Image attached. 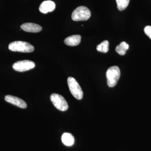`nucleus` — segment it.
<instances>
[{
  "label": "nucleus",
  "instance_id": "nucleus-4",
  "mask_svg": "<svg viewBox=\"0 0 151 151\" xmlns=\"http://www.w3.org/2000/svg\"><path fill=\"white\" fill-rule=\"evenodd\" d=\"M67 82L70 93L73 97L77 100H81L83 98V92L78 82L72 77L68 78Z\"/></svg>",
  "mask_w": 151,
  "mask_h": 151
},
{
  "label": "nucleus",
  "instance_id": "nucleus-11",
  "mask_svg": "<svg viewBox=\"0 0 151 151\" xmlns=\"http://www.w3.org/2000/svg\"><path fill=\"white\" fill-rule=\"evenodd\" d=\"M63 143L65 145L70 147L73 145L74 143V138L70 133H65L61 137Z\"/></svg>",
  "mask_w": 151,
  "mask_h": 151
},
{
  "label": "nucleus",
  "instance_id": "nucleus-12",
  "mask_svg": "<svg viewBox=\"0 0 151 151\" xmlns=\"http://www.w3.org/2000/svg\"><path fill=\"white\" fill-rule=\"evenodd\" d=\"M129 45L126 42H122L116 47V50L117 53L121 55L126 54L127 51L129 49Z\"/></svg>",
  "mask_w": 151,
  "mask_h": 151
},
{
  "label": "nucleus",
  "instance_id": "nucleus-10",
  "mask_svg": "<svg viewBox=\"0 0 151 151\" xmlns=\"http://www.w3.org/2000/svg\"><path fill=\"white\" fill-rule=\"evenodd\" d=\"M81 36L80 35H73L66 38L64 41L66 45L70 46H75L78 45L81 42Z\"/></svg>",
  "mask_w": 151,
  "mask_h": 151
},
{
  "label": "nucleus",
  "instance_id": "nucleus-8",
  "mask_svg": "<svg viewBox=\"0 0 151 151\" xmlns=\"http://www.w3.org/2000/svg\"><path fill=\"white\" fill-rule=\"evenodd\" d=\"M55 8V4L51 1H46L42 2L39 7V10L43 14L52 12Z\"/></svg>",
  "mask_w": 151,
  "mask_h": 151
},
{
  "label": "nucleus",
  "instance_id": "nucleus-5",
  "mask_svg": "<svg viewBox=\"0 0 151 151\" xmlns=\"http://www.w3.org/2000/svg\"><path fill=\"white\" fill-rule=\"evenodd\" d=\"M50 98L55 107L59 111H65L68 109L67 102L62 95L53 93L50 95Z\"/></svg>",
  "mask_w": 151,
  "mask_h": 151
},
{
  "label": "nucleus",
  "instance_id": "nucleus-14",
  "mask_svg": "<svg viewBox=\"0 0 151 151\" xmlns=\"http://www.w3.org/2000/svg\"><path fill=\"white\" fill-rule=\"evenodd\" d=\"M117 8L119 10H124L129 5L130 0H116Z\"/></svg>",
  "mask_w": 151,
  "mask_h": 151
},
{
  "label": "nucleus",
  "instance_id": "nucleus-9",
  "mask_svg": "<svg viewBox=\"0 0 151 151\" xmlns=\"http://www.w3.org/2000/svg\"><path fill=\"white\" fill-rule=\"evenodd\" d=\"M22 29L27 32L37 33L40 32L42 28L39 25L32 23H26L21 26Z\"/></svg>",
  "mask_w": 151,
  "mask_h": 151
},
{
  "label": "nucleus",
  "instance_id": "nucleus-15",
  "mask_svg": "<svg viewBox=\"0 0 151 151\" xmlns=\"http://www.w3.org/2000/svg\"><path fill=\"white\" fill-rule=\"evenodd\" d=\"M144 32L146 35L149 37L151 40V26H147L144 28Z\"/></svg>",
  "mask_w": 151,
  "mask_h": 151
},
{
  "label": "nucleus",
  "instance_id": "nucleus-3",
  "mask_svg": "<svg viewBox=\"0 0 151 151\" xmlns=\"http://www.w3.org/2000/svg\"><path fill=\"white\" fill-rule=\"evenodd\" d=\"M91 16V12L89 9L84 6H80L73 11L71 18L74 21H81L87 20Z\"/></svg>",
  "mask_w": 151,
  "mask_h": 151
},
{
  "label": "nucleus",
  "instance_id": "nucleus-1",
  "mask_svg": "<svg viewBox=\"0 0 151 151\" xmlns=\"http://www.w3.org/2000/svg\"><path fill=\"white\" fill-rule=\"evenodd\" d=\"M9 49L11 51L22 52H31L34 50V47L31 44L21 41L11 42L9 45Z\"/></svg>",
  "mask_w": 151,
  "mask_h": 151
},
{
  "label": "nucleus",
  "instance_id": "nucleus-13",
  "mask_svg": "<svg viewBox=\"0 0 151 151\" xmlns=\"http://www.w3.org/2000/svg\"><path fill=\"white\" fill-rule=\"evenodd\" d=\"M97 51L103 53H106L109 50V42L105 40L97 46Z\"/></svg>",
  "mask_w": 151,
  "mask_h": 151
},
{
  "label": "nucleus",
  "instance_id": "nucleus-6",
  "mask_svg": "<svg viewBox=\"0 0 151 151\" xmlns=\"http://www.w3.org/2000/svg\"><path fill=\"white\" fill-rule=\"evenodd\" d=\"M35 66V63L31 60H20L14 63L13 68L19 72H24L32 69Z\"/></svg>",
  "mask_w": 151,
  "mask_h": 151
},
{
  "label": "nucleus",
  "instance_id": "nucleus-2",
  "mask_svg": "<svg viewBox=\"0 0 151 151\" xmlns=\"http://www.w3.org/2000/svg\"><path fill=\"white\" fill-rule=\"evenodd\" d=\"M121 75V72L119 67L113 66L109 68L106 72L107 83L110 87L115 86L118 83Z\"/></svg>",
  "mask_w": 151,
  "mask_h": 151
},
{
  "label": "nucleus",
  "instance_id": "nucleus-7",
  "mask_svg": "<svg viewBox=\"0 0 151 151\" xmlns=\"http://www.w3.org/2000/svg\"><path fill=\"white\" fill-rule=\"evenodd\" d=\"M5 100L6 102L17 106L19 108H26L27 107V104L26 102L18 97L10 95H6Z\"/></svg>",
  "mask_w": 151,
  "mask_h": 151
}]
</instances>
